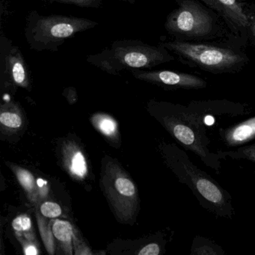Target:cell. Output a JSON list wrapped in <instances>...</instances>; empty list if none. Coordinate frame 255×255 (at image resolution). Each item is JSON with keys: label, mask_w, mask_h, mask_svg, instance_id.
Masks as SVG:
<instances>
[{"label": "cell", "mask_w": 255, "mask_h": 255, "mask_svg": "<svg viewBox=\"0 0 255 255\" xmlns=\"http://www.w3.org/2000/svg\"><path fill=\"white\" fill-rule=\"evenodd\" d=\"M50 2H57L73 5L80 8H99L103 5V0H50Z\"/></svg>", "instance_id": "d6986e66"}, {"label": "cell", "mask_w": 255, "mask_h": 255, "mask_svg": "<svg viewBox=\"0 0 255 255\" xmlns=\"http://www.w3.org/2000/svg\"><path fill=\"white\" fill-rule=\"evenodd\" d=\"M130 72L137 80L174 89H200L207 86V82L201 77L178 71L132 70Z\"/></svg>", "instance_id": "9c48e42d"}, {"label": "cell", "mask_w": 255, "mask_h": 255, "mask_svg": "<svg viewBox=\"0 0 255 255\" xmlns=\"http://www.w3.org/2000/svg\"><path fill=\"white\" fill-rule=\"evenodd\" d=\"M251 11H252V14H255V0L254 1V3L251 6Z\"/></svg>", "instance_id": "83f0119b"}, {"label": "cell", "mask_w": 255, "mask_h": 255, "mask_svg": "<svg viewBox=\"0 0 255 255\" xmlns=\"http://www.w3.org/2000/svg\"><path fill=\"white\" fill-rule=\"evenodd\" d=\"M160 253V248L156 243H150L147 245L145 247L142 248L138 255H158Z\"/></svg>", "instance_id": "cb8c5ba5"}, {"label": "cell", "mask_w": 255, "mask_h": 255, "mask_svg": "<svg viewBox=\"0 0 255 255\" xmlns=\"http://www.w3.org/2000/svg\"><path fill=\"white\" fill-rule=\"evenodd\" d=\"M101 187L117 219L128 222L133 219L138 207L136 186L122 167L109 162L101 174Z\"/></svg>", "instance_id": "52a82bcc"}, {"label": "cell", "mask_w": 255, "mask_h": 255, "mask_svg": "<svg viewBox=\"0 0 255 255\" xmlns=\"http://www.w3.org/2000/svg\"><path fill=\"white\" fill-rule=\"evenodd\" d=\"M175 60L167 49L138 40H121L112 43L101 53L89 55L86 62L107 74H119L124 70L151 69Z\"/></svg>", "instance_id": "6da1fadb"}, {"label": "cell", "mask_w": 255, "mask_h": 255, "mask_svg": "<svg viewBox=\"0 0 255 255\" xmlns=\"http://www.w3.org/2000/svg\"><path fill=\"white\" fill-rule=\"evenodd\" d=\"M217 153L222 159L230 157L233 159H246L255 163V143L231 151L219 150Z\"/></svg>", "instance_id": "2e32d148"}, {"label": "cell", "mask_w": 255, "mask_h": 255, "mask_svg": "<svg viewBox=\"0 0 255 255\" xmlns=\"http://www.w3.org/2000/svg\"><path fill=\"white\" fill-rule=\"evenodd\" d=\"M161 122L167 130L186 150L199 156L207 166L220 173V156L209 150L210 141L202 119L189 107L168 104H157Z\"/></svg>", "instance_id": "7a4b0ae2"}, {"label": "cell", "mask_w": 255, "mask_h": 255, "mask_svg": "<svg viewBox=\"0 0 255 255\" xmlns=\"http://www.w3.org/2000/svg\"><path fill=\"white\" fill-rule=\"evenodd\" d=\"M178 8L173 10L165 29L175 39L192 41L210 39L219 32L218 19L197 0H176Z\"/></svg>", "instance_id": "8992f818"}, {"label": "cell", "mask_w": 255, "mask_h": 255, "mask_svg": "<svg viewBox=\"0 0 255 255\" xmlns=\"http://www.w3.org/2000/svg\"><path fill=\"white\" fill-rule=\"evenodd\" d=\"M159 44L183 64L213 74L237 72L248 61L244 53L231 47L177 39Z\"/></svg>", "instance_id": "5b68a950"}, {"label": "cell", "mask_w": 255, "mask_h": 255, "mask_svg": "<svg viewBox=\"0 0 255 255\" xmlns=\"http://www.w3.org/2000/svg\"><path fill=\"white\" fill-rule=\"evenodd\" d=\"M171 162L180 181L189 187L204 208L219 217H232L234 211L231 195L194 165L185 152L175 147Z\"/></svg>", "instance_id": "277c9868"}, {"label": "cell", "mask_w": 255, "mask_h": 255, "mask_svg": "<svg viewBox=\"0 0 255 255\" xmlns=\"http://www.w3.org/2000/svg\"><path fill=\"white\" fill-rule=\"evenodd\" d=\"M216 11L233 32L246 34L250 26V14L245 11L242 0H200Z\"/></svg>", "instance_id": "30bf717a"}, {"label": "cell", "mask_w": 255, "mask_h": 255, "mask_svg": "<svg viewBox=\"0 0 255 255\" xmlns=\"http://www.w3.org/2000/svg\"><path fill=\"white\" fill-rule=\"evenodd\" d=\"M23 252L27 255H38V249L35 245L32 243H26L23 242Z\"/></svg>", "instance_id": "d4e9b609"}, {"label": "cell", "mask_w": 255, "mask_h": 255, "mask_svg": "<svg viewBox=\"0 0 255 255\" xmlns=\"http://www.w3.org/2000/svg\"><path fill=\"white\" fill-rule=\"evenodd\" d=\"M62 162L70 175L82 180L88 174L86 158L79 146L74 141H66L62 148Z\"/></svg>", "instance_id": "8fae6325"}, {"label": "cell", "mask_w": 255, "mask_h": 255, "mask_svg": "<svg viewBox=\"0 0 255 255\" xmlns=\"http://www.w3.org/2000/svg\"><path fill=\"white\" fill-rule=\"evenodd\" d=\"M219 247L208 240L203 238H196L192 245V255H218L220 254L218 250Z\"/></svg>", "instance_id": "ac0fdd59"}, {"label": "cell", "mask_w": 255, "mask_h": 255, "mask_svg": "<svg viewBox=\"0 0 255 255\" xmlns=\"http://www.w3.org/2000/svg\"><path fill=\"white\" fill-rule=\"evenodd\" d=\"M38 218V228H39L40 234L44 242V246L47 249V252L50 255H53L55 252L54 240H53V231H50V227L44 219L41 218L38 213H37Z\"/></svg>", "instance_id": "e0dca14e"}, {"label": "cell", "mask_w": 255, "mask_h": 255, "mask_svg": "<svg viewBox=\"0 0 255 255\" xmlns=\"http://www.w3.org/2000/svg\"><path fill=\"white\" fill-rule=\"evenodd\" d=\"M41 215L46 218L54 219L62 215V207L56 202L53 201H45L40 207Z\"/></svg>", "instance_id": "ffe728a7"}, {"label": "cell", "mask_w": 255, "mask_h": 255, "mask_svg": "<svg viewBox=\"0 0 255 255\" xmlns=\"http://www.w3.org/2000/svg\"><path fill=\"white\" fill-rule=\"evenodd\" d=\"M98 25L90 19L59 14L44 16L33 10L26 17L25 38L31 50L57 52L66 40Z\"/></svg>", "instance_id": "3957f363"}, {"label": "cell", "mask_w": 255, "mask_h": 255, "mask_svg": "<svg viewBox=\"0 0 255 255\" xmlns=\"http://www.w3.org/2000/svg\"><path fill=\"white\" fill-rule=\"evenodd\" d=\"M0 79L5 86L29 89L31 76L21 50L3 33L0 35Z\"/></svg>", "instance_id": "ba28073f"}, {"label": "cell", "mask_w": 255, "mask_h": 255, "mask_svg": "<svg viewBox=\"0 0 255 255\" xmlns=\"http://www.w3.org/2000/svg\"><path fill=\"white\" fill-rule=\"evenodd\" d=\"M95 128L104 135L114 138L118 135L117 122L110 116L104 114H98L92 119Z\"/></svg>", "instance_id": "9a60e30c"}, {"label": "cell", "mask_w": 255, "mask_h": 255, "mask_svg": "<svg viewBox=\"0 0 255 255\" xmlns=\"http://www.w3.org/2000/svg\"><path fill=\"white\" fill-rule=\"evenodd\" d=\"M119 1L128 2V3L131 4V5H133V4H135V1H136V0H119Z\"/></svg>", "instance_id": "4316f807"}, {"label": "cell", "mask_w": 255, "mask_h": 255, "mask_svg": "<svg viewBox=\"0 0 255 255\" xmlns=\"http://www.w3.org/2000/svg\"><path fill=\"white\" fill-rule=\"evenodd\" d=\"M13 228L18 232H24L31 229L32 222L31 219L26 216H20L15 218L12 222Z\"/></svg>", "instance_id": "7402d4cb"}, {"label": "cell", "mask_w": 255, "mask_h": 255, "mask_svg": "<svg viewBox=\"0 0 255 255\" xmlns=\"http://www.w3.org/2000/svg\"><path fill=\"white\" fill-rule=\"evenodd\" d=\"M53 236L59 243V246L67 255L72 254V239L74 228L69 222L64 220L55 221L52 227Z\"/></svg>", "instance_id": "4fadbf2b"}, {"label": "cell", "mask_w": 255, "mask_h": 255, "mask_svg": "<svg viewBox=\"0 0 255 255\" xmlns=\"http://www.w3.org/2000/svg\"><path fill=\"white\" fill-rule=\"evenodd\" d=\"M0 122L10 128H19L22 125V119L17 113L3 112L0 116Z\"/></svg>", "instance_id": "44dd1931"}, {"label": "cell", "mask_w": 255, "mask_h": 255, "mask_svg": "<svg viewBox=\"0 0 255 255\" xmlns=\"http://www.w3.org/2000/svg\"><path fill=\"white\" fill-rule=\"evenodd\" d=\"M249 32L252 34L254 40L255 41V14H250V26H249Z\"/></svg>", "instance_id": "484cf974"}, {"label": "cell", "mask_w": 255, "mask_h": 255, "mask_svg": "<svg viewBox=\"0 0 255 255\" xmlns=\"http://www.w3.org/2000/svg\"><path fill=\"white\" fill-rule=\"evenodd\" d=\"M73 240H74V249H75L74 253L76 255H92V252L88 249L85 243H83L78 237H77L75 232H74Z\"/></svg>", "instance_id": "603a6c76"}, {"label": "cell", "mask_w": 255, "mask_h": 255, "mask_svg": "<svg viewBox=\"0 0 255 255\" xmlns=\"http://www.w3.org/2000/svg\"><path fill=\"white\" fill-rule=\"evenodd\" d=\"M219 133L228 147H236L249 142L255 138V117L227 129H221Z\"/></svg>", "instance_id": "7c38bea8"}, {"label": "cell", "mask_w": 255, "mask_h": 255, "mask_svg": "<svg viewBox=\"0 0 255 255\" xmlns=\"http://www.w3.org/2000/svg\"><path fill=\"white\" fill-rule=\"evenodd\" d=\"M13 170L22 187L26 191L29 199L35 201L37 197V186L36 182L32 173L17 166L13 167Z\"/></svg>", "instance_id": "5bb4252c"}, {"label": "cell", "mask_w": 255, "mask_h": 255, "mask_svg": "<svg viewBox=\"0 0 255 255\" xmlns=\"http://www.w3.org/2000/svg\"><path fill=\"white\" fill-rule=\"evenodd\" d=\"M8 0H0V2H1V5H3V3L5 2H8Z\"/></svg>", "instance_id": "f1b7e54d"}]
</instances>
